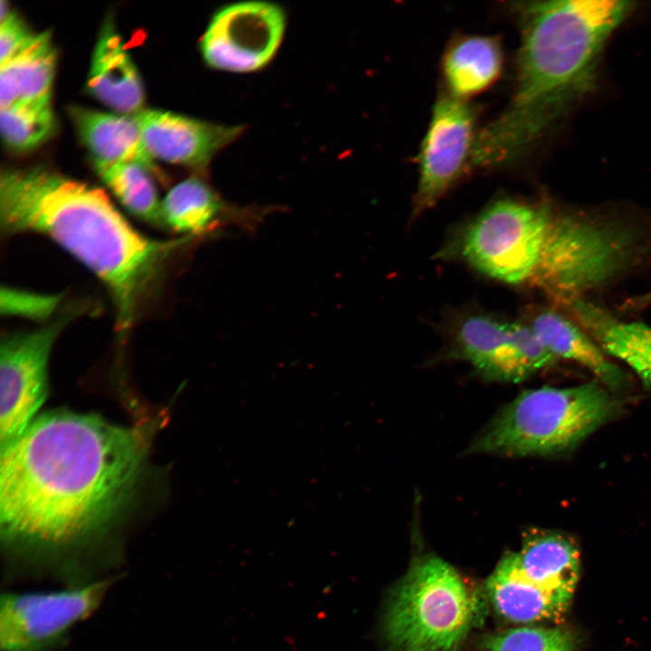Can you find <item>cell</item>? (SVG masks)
<instances>
[{
    "label": "cell",
    "mask_w": 651,
    "mask_h": 651,
    "mask_svg": "<svg viewBox=\"0 0 651 651\" xmlns=\"http://www.w3.org/2000/svg\"><path fill=\"white\" fill-rule=\"evenodd\" d=\"M146 453L137 427L69 411L34 419L1 449L2 542L51 561L89 545L131 501Z\"/></svg>",
    "instance_id": "6da1fadb"
},
{
    "label": "cell",
    "mask_w": 651,
    "mask_h": 651,
    "mask_svg": "<svg viewBox=\"0 0 651 651\" xmlns=\"http://www.w3.org/2000/svg\"><path fill=\"white\" fill-rule=\"evenodd\" d=\"M0 226L6 235L47 236L107 287L124 339L167 260L198 238L151 239L137 231L100 189L43 167L0 177Z\"/></svg>",
    "instance_id": "7a4b0ae2"
},
{
    "label": "cell",
    "mask_w": 651,
    "mask_h": 651,
    "mask_svg": "<svg viewBox=\"0 0 651 651\" xmlns=\"http://www.w3.org/2000/svg\"><path fill=\"white\" fill-rule=\"evenodd\" d=\"M521 42L513 99L475 139L472 159L496 166L520 156L593 86L608 38L632 9L622 0H551L518 8Z\"/></svg>",
    "instance_id": "3957f363"
},
{
    "label": "cell",
    "mask_w": 651,
    "mask_h": 651,
    "mask_svg": "<svg viewBox=\"0 0 651 651\" xmlns=\"http://www.w3.org/2000/svg\"><path fill=\"white\" fill-rule=\"evenodd\" d=\"M618 408V401L595 381L527 390L501 410L469 451L514 457L561 454L611 420Z\"/></svg>",
    "instance_id": "277c9868"
},
{
    "label": "cell",
    "mask_w": 651,
    "mask_h": 651,
    "mask_svg": "<svg viewBox=\"0 0 651 651\" xmlns=\"http://www.w3.org/2000/svg\"><path fill=\"white\" fill-rule=\"evenodd\" d=\"M643 231L616 219L553 212L530 283L562 307L585 298L647 257Z\"/></svg>",
    "instance_id": "5b68a950"
},
{
    "label": "cell",
    "mask_w": 651,
    "mask_h": 651,
    "mask_svg": "<svg viewBox=\"0 0 651 651\" xmlns=\"http://www.w3.org/2000/svg\"><path fill=\"white\" fill-rule=\"evenodd\" d=\"M474 599L458 571L427 555L409 570L391 600L384 632L398 651H449L467 635Z\"/></svg>",
    "instance_id": "8992f818"
},
{
    "label": "cell",
    "mask_w": 651,
    "mask_h": 651,
    "mask_svg": "<svg viewBox=\"0 0 651 651\" xmlns=\"http://www.w3.org/2000/svg\"><path fill=\"white\" fill-rule=\"evenodd\" d=\"M553 211L504 199L488 206L461 231L458 254L497 280L531 282L539 266Z\"/></svg>",
    "instance_id": "52a82bcc"
},
{
    "label": "cell",
    "mask_w": 651,
    "mask_h": 651,
    "mask_svg": "<svg viewBox=\"0 0 651 651\" xmlns=\"http://www.w3.org/2000/svg\"><path fill=\"white\" fill-rule=\"evenodd\" d=\"M112 578L49 592H5L0 601L3 651H51L101 603Z\"/></svg>",
    "instance_id": "ba28073f"
},
{
    "label": "cell",
    "mask_w": 651,
    "mask_h": 651,
    "mask_svg": "<svg viewBox=\"0 0 651 651\" xmlns=\"http://www.w3.org/2000/svg\"><path fill=\"white\" fill-rule=\"evenodd\" d=\"M82 309L65 310L43 326L5 335L0 347L1 449L18 439L44 401L48 359L57 336Z\"/></svg>",
    "instance_id": "9c48e42d"
},
{
    "label": "cell",
    "mask_w": 651,
    "mask_h": 651,
    "mask_svg": "<svg viewBox=\"0 0 651 651\" xmlns=\"http://www.w3.org/2000/svg\"><path fill=\"white\" fill-rule=\"evenodd\" d=\"M286 25V13L276 3L248 0L226 5L213 14L203 34V58L222 71H258L275 57Z\"/></svg>",
    "instance_id": "30bf717a"
},
{
    "label": "cell",
    "mask_w": 651,
    "mask_h": 651,
    "mask_svg": "<svg viewBox=\"0 0 651 651\" xmlns=\"http://www.w3.org/2000/svg\"><path fill=\"white\" fill-rule=\"evenodd\" d=\"M474 124V111L462 99L449 95L436 102L420 148L413 218L434 206L463 172L475 141Z\"/></svg>",
    "instance_id": "8fae6325"
},
{
    "label": "cell",
    "mask_w": 651,
    "mask_h": 651,
    "mask_svg": "<svg viewBox=\"0 0 651 651\" xmlns=\"http://www.w3.org/2000/svg\"><path fill=\"white\" fill-rule=\"evenodd\" d=\"M151 156L172 164L203 169L242 133L238 125H223L184 115L143 109L134 115Z\"/></svg>",
    "instance_id": "7c38bea8"
},
{
    "label": "cell",
    "mask_w": 651,
    "mask_h": 651,
    "mask_svg": "<svg viewBox=\"0 0 651 651\" xmlns=\"http://www.w3.org/2000/svg\"><path fill=\"white\" fill-rule=\"evenodd\" d=\"M266 214L265 210L230 204L197 177L175 184L162 202L164 223L181 236L198 239L227 227L252 231Z\"/></svg>",
    "instance_id": "4fadbf2b"
},
{
    "label": "cell",
    "mask_w": 651,
    "mask_h": 651,
    "mask_svg": "<svg viewBox=\"0 0 651 651\" xmlns=\"http://www.w3.org/2000/svg\"><path fill=\"white\" fill-rule=\"evenodd\" d=\"M491 601L505 618L531 623L558 620L567 612L572 595L531 581L522 572L516 552H507L486 580Z\"/></svg>",
    "instance_id": "5bb4252c"
},
{
    "label": "cell",
    "mask_w": 651,
    "mask_h": 651,
    "mask_svg": "<svg viewBox=\"0 0 651 651\" xmlns=\"http://www.w3.org/2000/svg\"><path fill=\"white\" fill-rule=\"evenodd\" d=\"M88 89L99 101L121 114L134 116L143 110L141 79L110 23L104 25L95 46Z\"/></svg>",
    "instance_id": "9a60e30c"
},
{
    "label": "cell",
    "mask_w": 651,
    "mask_h": 651,
    "mask_svg": "<svg viewBox=\"0 0 651 651\" xmlns=\"http://www.w3.org/2000/svg\"><path fill=\"white\" fill-rule=\"evenodd\" d=\"M454 340L458 354L486 377L508 382L529 377L513 341L511 322L469 316L458 326Z\"/></svg>",
    "instance_id": "2e32d148"
},
{
    "label": "cell",
    "mask_w": 651,
    "mask_h": 651,
    "mask_svg": "<svg viewBox=\"0 0 651 651\" xmlns=\"http://www.w3.org/2000/svg\"><path fill=\"white\" fill-rule=\"evenodd\" d=\"M563 307L606 354L627 363L651 390V326L621 321L586 298Z\"/></svg>",
    "instance_id": "e0dca14e"
},
{
    "label": "cell",
    "mask_w": 651,
    "mask_h": 651,
    "mask_svg": "<svg viewBox=\"0 0 651 651\" xmlns=\"http://www.w3.org/2000/svg\"><path fill=\"white\" fill-rule=\"evenodd\" d=\"M525 323L556 358L583 365L610 388L625 385L624 372L608 359L602 348L581 326L561 313L551 308L542 309Z\"/></svg>",
    "instance_id": "ac0fdd59"
},
{
    "label": "cell",
    "mask_w": 651,
    "mask_h": 651,
    "mask_svg": "<svg viewBox=\"0 0 651 651\" xmlns=\"http://www.w3.org/2000/svg\"><path fill=\"white\" fill-rule=\"evenodd\" d=\"M71 115L94 164L137 163L156 170L146 149L138 124L132 115H118L72 108Z\"/></svg>",
    "instance_id": "d6986e66"
},
{
    "label": "cell",
    "mask_w": 651,
    "mask_h": 651,
    "mask_svg": "<svg viewBox=\"0 0 651 651\" xmlns=\"http://www.w3.org/2000/svg\"><path fill=\"white\" fill-rule=\"evenodd\" d=\"M522 572L543 588L574 594L580 571V550L570 536L555 531L530 529L516 552Z\"/></svg>",
    "instance_id": "ffe728a7"
},
{
    "label": "cell",
    "mask_w": 651,
    "mask_h": 651,
    "mask_svg": "<svg viewBox=\"0 0 651 651\" xmlns=\"http://www.w3.org/2000/svg\"><path fill=\"white\" fill-rule=\"evenodd\" d=\"M56 50L49 32L33 33L0 64V108L21 102L51 101Z\"/></svg>",
    "instance_id": "44dd1931"
},
{
    "label": "cell",
    "mask_w": 651,
    "mask_h": 651,
    "mask_svg": "<svg viewBox=\"0 0 651 651\" xmlns=\"http://www.w3.org/2000/svg\"><path fill=\"white\" fill-rule=\"evenodd\" d=\"M499 43L488 36H467L452 43L443 60V72L452 96L463 98L489 87L502 69Z\"/></svg>",
    "instance_id": "7402d4cb"
},
{
    "label": "cell",
    "mask_w": 651,
    "mask_h": 651,
    "mask_svg": "<svg viewBox=\"0 0 651 651\" xmlns=\"http://www.w3.org/2000/svg\"><path fill=\"white\" fill-rule=\"evenodd\" d=\"M95 169L121 204L139 219L162 226V203L145 166L132 162L95 164Z\"/></svg>",
    "instance_id": "603a6c76"
},
{
    "label": "cell",
    "mask_w": 651,
    "mask_h": 651,
    "mask_svg": "<svg viewBox=\"0 0 651 651\" xmlns=\"http://www.w3.org/2000/svg\"><path fill=\"white\" fill-rule=\"evenodd\" d=\"M54 125L51 101L21 102L0 108L3 139L15 151H27L43 143Z\"/></svg>",
    "instance_id": "cb8c5ba5"
},
{
    "label": "cell",
    "mask_w": 651,
    "mask_h": 651,
    "mask_svg": "<svg viewBox=\"0 0 651 651\" xmlns=\"http://www.w3.org/2000/svg\"><path fill=\"white\" fill-rule=\"evenodd\" d=\"M578 632L567 627H519L490 637L488 651H577Z\"/></svg>",
    "instance_id": "d4e9b609"
},
{
    "label": "cell",
    "mask_w": 651,
    "mask_h": 651,
    "mask_svg": "<svg viewBox=\"0 0 651 651\" xmlns=\"http://www.w3.org/2000/svg\"><path fill=\"white\" fill-rule=\"evenodd\" d=\"M61 297L2 288L1 311L6 315L45 320L56 310Z\"/></svg>",
    "instance_id": "484cf974"
},
{
    "label": "cell",
    "mask_w": 651,
    "mask_h": 651,
    "mask_svg": "<svg viewBox=\"0 0 651 651\" xmlns=\"http://www.w3.org/2000/svg\"><path fill=\"white\" fill-rule=\"evenodd\" d=\"M33 33L14 11L0 22V64L16 52Z\"/></svg>",
    "instance_id": "4316f807"
},
{
    "label": "cell",
    "mask_w": 651,
    "mask_h": 651,
    "mask_svg": "<svg viewBox=\"0 0 651 651\" xmlns=\"http://www.w3.org/2000/svg\"><path fill=\"white\" fill-rule=\"evenodd\" d=\"M11 13H12V10L10 9L8 3L2 0L1 1L0 22L4 21Z\"/></svg>",
    "instance_id": "83f0119b"
}]
</instances>
